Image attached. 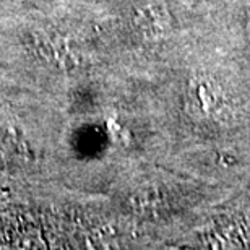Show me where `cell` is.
I'll return each instance as SVG.
<instances>
[{"instance_id": "1", "label": "cell", "mask_w": 250, "mask_h": 250, "mask_svg": "<svg viewBox=\"0 0 250 250\" xmlns=\"http://www.w3.org/2000/svg\"><path fill=\"white\" fill-rule=\"evenodd\" d=\"M190 104L198 117L211 119L224 111V96L209 82H198L190 88Z\"/></svg>"}, {"instance_id": "2", "label": "cell", "mask_w": 250, "mask_h": 250, "mask_svg": "<svg viewBox=\"0 0 250 250\" xmlns=\"http://www.w3.org/2000/svg\"><path fill=\"white\" fill-rule=\"evenodd\" d=\"M137 24L142 28V31L148 34H158L163 33V29L166 28V18L161 17V12L158 8H145L140 13V18L137 20Z\"/></svg>"}]
</instances>
